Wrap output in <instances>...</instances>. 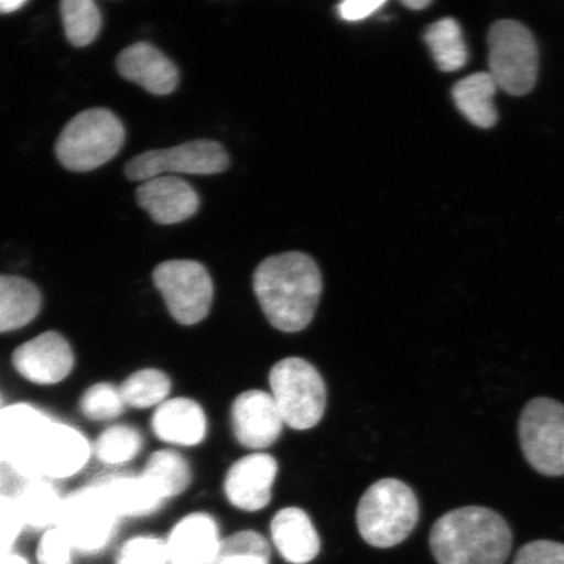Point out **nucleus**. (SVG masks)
Here are the masks:
<instances>
[{
  "mask_svg": "<svg viewBox=\"0 0 564 564\" xmlns=\"http://www.w3.org/2000/svg\"><path fill=\"white\" fill-rule=\"evenodd\" d=\"M252 285L268 322L282 333H300L312 323L323 291L319 267L299 251L264 259Z\"/></svg>",
  "mask_w": 564,
  "mask_h": 564,
  "instance_id": "obj_1",
  "label": "nucleus"
},
{
  "mask_svg": "<svg viewBox=\"0 0 564 564\" xmlns=\"http://www.w3.org/2000/svg\"><path fill=\"white\" fill-rule=\"evenodd\" d=\"M512 541L502 514L481 506L444 513L430 532V549L438 564H505Z\"/></svg>",
  "mask_w": 564,
  "mask_h": 564,
  "instance_id": "obj_2",
  "label": "nucleus"
},
{
  "mask_svg": "<svg viewBox=\"0 0 564 564\" xmlns=\"http://www.w3.org/2000/svg\"><path fill=\"white\" fill-rule=\"evenodd\" d=\"M419 520L417 497L397 478L380 479L371 485L358 503V531L373 547L388 549L401 544L417 527Z\"/></svg>",
  "mask_w": 564,
  "mask_h": 564,
  "instance_id": "obj_3",
  "label": "nucleus"
},
{
  "mask_svg": "<svg viewBox=\"0 0 564 564\" xmlns=\"http://www.w3.org/2000/svg\"><path fill=\"white\" fill-rule=\"evenodd\" d=\"M126 132L119 118L108 109L79 112L56 141V159L69 172L95 171L122 150Z\"/></svg>",
  "mask_w": 564,
  "mask_h": 564,
  "instance_id": "obj_4",
  "label": "nucleus"
},
{
  "mask_svg": "<svg viewBox=\"0 0 564 564\" xmlns=\"http://www.w3.org/2000/svg\"><path fill=\"white\" fill-rule=\"evenodd\" d=\"M270 386L271 397L288 426L308 430L321 422L326 411V384L306 359L289 357L274 365Z\"/></svg>",
  "mask_w": 564,
  "mask_h": 564,
  "instance_id": "obj_5",
  "label": "nucleus"
},
{
  "mask_svg": "<svg viewBox=\"0 0 564 564\" xmlns=\"http://www.w3.org/2000/svg\"><path fill=\"white\" fill-rule=\"evenodd\" d=\"M490 76L512 96L531 91L539 76V46L531 31L517 20H499L490 28Z\"/></svg>",
  "mask_w": 564,
  "mask_h": 564,
  "instance_id": "obj_6",
  "label": "nucleus"
},
{
  "mask_svg": "<svg viewBox=\"0 0 564 564\" xmlns=\"http://www.w3.org/2000/svg\"><path fill=\"white\" fill-rule=\"evenodd\" d=\"M119 517L100 485L77 490L63 499L58 524L77 555L97 556L116 538Z\"/></svg>",
  "mask_w": 564,
  "mask_h": 564,
  "instance_id": "obj_7",
  "label": "nucleus"
},
{
  "mask_svg": "<svg viewBox=\"0 0 564 564\" xmlns=\"http://www.w3.org/2000/svg\"><path fill=\"white\" fill-rule=\"evenodd\" d=\"M519 440L535 471L546 477L564 476V405L560 401H529L520 414Z\"/></svg>",
  "mask_w": 564,
  "mask_h": 564,
  "instance_id": "obj_8",
  "label": "nucleus"
},
{
  "mask_svg": "<svg viewBox=\"0 0 564 564\" xmlns=\"http://www.w3.org/2000/svg\"><path fill=\"white\" fill-rule=\"evenodd\" d=\"M153 282L169 313L183 326H194L208 315L214 301V282L202 263L167 260L154 268Z\"/></svg>",
  "mask_w": 564,
  "mask_h": 564,
  "instance_id": "obj_9",
  "label": "nucleus"
},
{
  "mask_svg": "<svg viewBox=\"0 0 564 564\" xmlns=\"http://www.w3.org/2000/svg\"><path fill=\"white\" fill-rule=\"evenodd\" d=\"M90 455L86 436L74 427L51 421L28 454L13 467L28 477L62 479L79 474Z\"/></svg>",
  "mask_w": 564,
  "mask_h": 564,
  "instance_id": "obj_10",
  "label": "nucleus"
},
{
  "mask_svg": "<svg viewBox=\"0 0 564 564\" xmlns=\"http://www.w3.org/2000/svg\"><path fill=\"white\" fill-rule=\"evenodd\" d=\"M229 162L220 143L200 139L141 153L127 162L124 174L132 182H145L169 173L212 175L227 171Z\"/></svg>",
  "mask_w": 564,
  "mask_h": 564,
  "instance_id": "obj_11",
  "label": "nucleus"
},
{
  "mask_svg": "<svg viewBox=\"0 0 564 564\" xmlns=\"http://www.w3.org/2000/svg\"><path fill=\"white\" fill-rule=\"evenodd\" d=\"M13 368L28 382L53 386L65 380L74 370V350L67 338L47 330L21 344L12 355Z\"/></svg>",
  "mask_w": 564,
  "mask_h": 564,
  "instance_id": "obj_12",
  "label": "nucleus"
},
{
  "mask_svg": "<svg viewBox=\"0 0 564 564\" xmlns=\"http://www.w3.org/2000/svg\"><path fill=\"white\" fill-rule=\"evenodd\" d=\"M231 425L243 447L264 449L279 440L284 421L271 393L251 390L239 394L232 403Z\"/></svg>",
  "mask_w": 564,
  "mask_h": 564,
  "instance_id": "obj_13",
  "label": "nucleus"
},
{
  "mask_svg": "<svg viewBox=\"0 0 564 564\" xmlns=\"http://www.w3.org/2000/svg\"><path fill=\"white\" fill-rule=\"evenodd\" d=\"M278 463L268 454H252L239 458L225 477V494L239 510L257 512L270 503Z\"/></svg>",
  "mask_w": 564,
  "mask_h": 564,
  "instance_id": "obj_14",
  "label": "nucleus"
},
{
  "mask_svg": "<svg viewBox=\"0 0 564 564\" xmlns=\"http://www.w3.org/2000/svg\"><path fill=\"white\" fill-rule=\"evenodd\" d=\"M137 200L160 225L186 221L200 206L199 195L193 186L173 175H161L141 183Z\"/></svg>",
  "mask_w": 564,
  "mask_h": 564,
  "instance_id": "obj_15",
  "label": "nucleus"
},
{
  "mask_svg": "<svg viewBox=\"0 0 564 564\" xmlns=\"http://www.w3.org/2000/svg\"><path fill=\"white\" fill-rule=\"evenodd\" d=\"M119 74L154 96H167L178 87L180 73L174 63L150 42H137L119 54Z\"/></svg>",
  "mask_w": 564,
  "mask_h": 564,
  "instance_id": "obj_16",
  "label": "nucleus"
},
{
  "mask_svg": "<svg viewBox=\"0 0 564 564\" xmlns=\"http://www.w3.org/2000/svg\"><path fill=\"white\" fill-rule=\"evenodd\" d=\"M165 544L169 564H212L221 540L216 520L195 512L174 525Z\"/></svg>",
  "mask_w": 564,
  "mask_h": 564,
  "instance_id": "obj_17",
  "label": "nucleus"
},
{
  "mask_svg": "<svg viewBox=\"0 0 564 564\" xmlns=\"http://www.w3.org/2000/svg\"><path fill=\"white\" fill-rule=\"evenodd\" d=\"M154 435L162 442L192 447L207 435V417L196 401L187 398L166 400L152 417Z\"/></svg>",
  "mask_w": 564,
  "mask_h": 564,
  "instance_id": "obj_18",
  "label": "nucleus"
},
{
  "mask_svg": "<svg viewBox=\"0 0 564 564\" xmlns=\"http://www.w3.org/2000/svg\"><path fill=\"white\" fill-rule=\"evenodd\" d=\"M271 535L278 552L288 563L306 564L321 552V539L305 511L289 507L274 514Z\"/></svg>",
  "mask_w": 564,
  "mask_h": 564,
  "instance_id": "obj_19",
  "label": "nucleus"
},
{
  "mask_svg": "<svg viewBox=\"0 0 564 564\" xmlns=\"http://www.w3.org/2000/svg\"><path fill=\"white\" fill-rule=\"evenodd\" d=\"M51 421L45 413L28 404L0 409V463L17 465Z\"/></svg>",
  "mask_w": 564,
  "mask_h": 564,
  "instance_id": "obj_20",
  "label": "nucleus"
},
{
  "mask_svg": "<svg viewBox=\"0 0 564 564\" xmlns=\"http://www.w3.org/2000/svg\"><path fill=\"white\" fill-rule=\"evenodd\" d=\"M97 485H100L119 519L148 517L166 502L143 475L110 477Z\"/></svg>",
  "mask_w": 564,
  "mask_h": 564,
  "instance_id": "obj_21",
  "label": "nucleus"
},
{
  "mask_svg": "<svg viewBox=\"0 0 564 564\" xmlns=\"http://www.w3.org/2000/svg\"><path fill=\"white\" fill-rule=\"evenodd\" d=\"M41 306V293L32 281L0 276V334L28 326L37 317Z\"/></svg>",
  "mask_w": 564,
  "mask_h": 564,
  "instance_id": "obj_22",
  "label": "nucleus"
},
{
  "mask_svg": "<svg viewBox=\"0 0 564 564\" xmlns=\"http://www.w3.org/2000/svg\"><path fill=\"white\" fill-rule=\"evenodd\" d=\"M497 84L489 73H477L457 82L453 89L456 108L479 129H491L498 122V111L494 105Z\"/></svg>",
  "mask_w": 564,
  "mask_h": 564,
  "instance_id": "obj_23",
  "label": "nucleus"
},
{
  "mask_svg": "<svg viewBox=\"0 0 564 564\" xmlns=\"http://www.w3.org/2000/svg\"><path fill=\"white\" fill-rule=\"evenodd\" d=\"M13 502L25 528L44 532L58 524L63 499L51 484L37 479L25 486Z\"/></svg>",
  "mask_w": 564,
  "mask_h": 564,
  "instance_id": "obj_24",
  "label": "nucleus"
},
{
  "mask_svg": "<svg viewBox=\"0 0 564 564\" xmlns=\"http://www.w3.org/2000/svg\"><path fill=\"white\" fill-rule=\"evenodd\" d=\"M432 52L436 66L443 73H455L467 65L468 47L465 44L462 26L455 19L446 18L430 25L423 35Z\"/></svg>",
  "mask_w": 564,
  "mask_h": 564,
  "instance_id": "obj_25",
  "label": "nucleus"
},
{
  "mask_svg": "<svg viewBox=\"0 0 564 564\" xmlns=\"http://www.w3.org/2000/svg\"><path fill=\"white\" fill-rule=\"evenodd\" d=\"M143 476L165 500L180 496L192 484V469L186 458L172 449L154 453L145 465Z\"/></svg>",
  "mask_w": 564,
  "mask_h": 564,
  "instance_id": "obj_26",
  "label": "nucleus"
},
{
  "mask_svg": "<svg viewBox=\"0 0 564 564\" xmlns=\"http://www.w3.org/2000/svg\"><path fill=\"white\" fill-rule=\"evenodd\" d=\"M119 391L126 405L147 409L165 403L172 391V382L164 371L144 369L131 373Z\"/></svg>",
  "mask_w": 564,
  "mask_h": 564,
  "instance_id": "obj_27",
  "label": "nucleus"
},
{
  "mask_svg": "<svg viewBox=\"0 0 564 564\" xmlns=\"http://www.w3.org/2000/svg\"><path fill=\"white\" fill-rule=\"evenodd\" d=\"M61 12L70 45L75 47L88 46L100 34L101 13L91 0H65L61 3Z\"/></svg>",
  "mask_w": 564,
  "mask_h": 564,
  "instance_id": "obj_28",
  "label": "nucleus"
},
{
  "mask_svg": "<svg viewBox=\"0 0 564 564\" xmlns=\"http://www.w3.org/2000/svg\"><path fill=\"white\" fill-rule=\"evenodd\" d=\"M271 547L262 534L238 532L221 541L212 564H270Z\"/></svg>",
  "mask_w": 564,
  "mask_h": 564,
  "instance_id": "obj_29",
  "label": "nucleus"
},
{
  "mask_svg": "<svg viewBox=\"0 0 564 564\" xmlns=\"http://www.w3.org/2000/svg\"><path fill=\"white\" fill-rule=\"evenodd\" d=\"M143 436L135 427L111 426L98 436L95 454L104 464L122 465L135 458L143 448Z\"/></svg>",
  "mask_w": 564,
  "mask_h": 564,
  "instance_id": "obj_30",
  "label": "nucleus"
},
{
  "mask_svg": "<svg viewBox=\"0 0 564 564\" xmlns=\"http://www.w3.org/2000/svg\"><path fill=\"white\" fill-rule=\"evenodd\" d=\"M124 408L119 387L106 382L90 386L80 399L82 413L91 421L116 420Z\"/></svg>",
  "mask_w": 564,
  "mask_h": 564,
  "instance_id": "obj_31",
  "label": "nucleus"
},
{
  "mask_svg": "<svg viewBox=\"0 0 564 564\" xmlns=\"http://www.w3.org/2000/svg\"><path fill=\"white\" fill-rule=\"evenodd\" d=\"M115 564H169L165 540L140 534L123 542Z\"/></svg>",
  "mask_w": 564,
  "mask_h": 564,
  "instance_id": "obj_32",
  "label": "nucleus"
},
{
  "mask_svg": "<svg viewBox=\"0 0 564 564\" xmlns=\"http://www.w3.org/2000/svg\"><path fill=\"white\" fill-rule=\"evenodd\" d=\"M76 550L59 527L41 532L33 564H75Z\"/></svg>",
  "mask_w": 564,
  "mask_h": 564,
  "instance_id": "obj_33",
  "label": "nucleus"
},
{
  "mask_svg": "<svg viewBox=\"0 0 564 564\" xmlns=\"http://www.w3.org/2000/svg\"><path fill=\"white\" fill-rule=\"evenodd\" d=\"M24 529L13 499L0 496V554L15 550Z\"/></svg>",
  "mask_w": 564,
  "mask_h": 564,
  "instance_id": "obj_34",
  "label": "nucleus"
},
{
  "mask_svg": "<svg viewBox=\"0 0 564 564\" xmlns=\"http://www.w3.org/2000/svg\"><path fill=\"white\" fill-rule=\"evenodd\" d=\"M512 564H564V544L550 540L528 542L519 549Z\"/></svg>",
  "mask_w": 564,
  "mask_h": 564,
  "instance_id": "obj_35",
  "label": "nucleus"
},
{
  "mask_svg": "<svg viewBox=\"0 0 564 564\" xmlns=\"http://www.w3.org/2000/svg\"><path fill=\"white\" fill-rule=\"evenodd\" d=\"M383 0H348L338 4V15L345 21H361L384 6Z\"/></svg>",
  "mask_w": 564,
  "mask_h": 564,
  "instance_id": "obj_36",
  "label": "nucleus"
},
{
  "mask_svg": "<svg viewBox=\"0 0 564 564\" xmlns=\"http://www.w3.org/2000/svg\"><path fill=\"white\" fill-rule=\"evenodd\" d=\"M0 564H33V562L23 553L13 550V552L0 554Z\"/></svg>",
  "mask_w": 564,
  "mask_h": 564,
  "instance_id": "obj_37",
  "label": "nucleus"
},
{
  "mask_svg": "<svg viewBox=\"0 0 564 564\" xmlns=\"http://www.w3.org/2000/svg\"><path fill=\"white\" fill-rule=\"evenodd\" d=\"M26 0H0V13H12L26 6Z\"/></svg>",
  "mask_w": 564,
  "mask_h": 564,
  "instance_id": "obj_38",
  "label": "nucleus"
},
{
  "mask_svg": "<svg viewBox=\"0 0 564 564\" xmlns=\"http://www.w3.org/2000/svg\"><path fill=\"white\" fill-rule=\"evenodd\" d=\"M401 4L413 11H420L426 9V7L432 4V2H427V0H404Z\"/></svg>",
  "mask_w": 564,
  "mask_h": 564,
  "instance_id": "obj_39",
  "label": "nucleus"
}]
</instances>
